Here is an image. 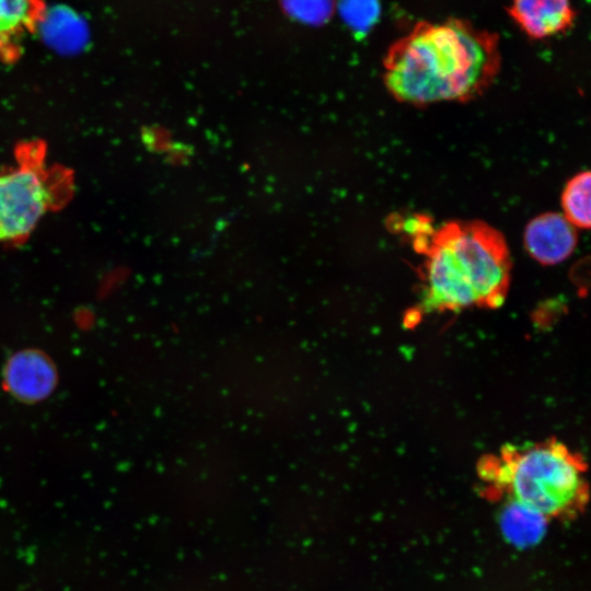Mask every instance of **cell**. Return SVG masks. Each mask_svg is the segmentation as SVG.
<instances>
[{
  "instance_id": "cell-10",
  "label": "cell",
  "mask_w": 591,
  "mask_h": 591,
  "mask_svg": "<svg viewBox=\"0 0 591 591\" xmlns=\"http://www.w3.org/2000/svg\"><path fill=\"white\" fill-rule=\"evenodd\" d=\"M589 171L579 172L566 184L561 195L563 216L576 229H589L590 219Z\"/></svg>"
},
{
  "instance_id": "cell-14",
  "label": "cell",
  "mask_w": 591,
  "mask_h": 591,
  "mask_svg": "<svg viewBox=\"0 0 591 591\" xmlns=\"http://www.w3.org/2000/svg\"><path fill=\"white\" fill-rule=\"evenodd\" d=\"M190 154L192 151L189 150V147L179 144L176 147H171L170 159L172 162L182 164L183 162L187 161Z\"/></svg>"
},
{
  "instance_id": "cell-5",
  "label": "cell",
  "mask_w": 591,
  "mask_h": 591,
  "mask_svg": "<svg viewBox=\"0 0 591 591\" xmlns=\"http://www.w3.org/2000/svg\"><path fill=\"white\" fill-rule=\"evenodd\" d=\"M523 242L533 259L542 265H556L572 254L578 234L563 213L547 212L528 223Z\"/></svg>"
},
{
  "instance_id": "cell-13",
  "label": "cell",
  "mask_w": 591,
  "mask_h": 591,
  "mask_svg": "<svg viewBox=\"0 0 591 591\" xmlns=\"http://www.w3.org/2000/svg\"><path fill=\"white\" fill-rule=\"evenodd\" d=\"M338 10L344 22L356 34L368 32L380 14L378 0H339Z\"/></svg>"
},
{
  "instance_id": "cell-1",
  "label": "cell",
  "mask_w": 591,
  "mask_h": 591,
  "mask_svg": "<svg viewBox=\"0 0 591 591\" xmlns=\"http://www.w3.org/2000/svg\"><path fill=\"white\" fill-rule=\"evenodd\" d=\"M501 65L499 36L470 21H419L383 58V81L398 102L425 106L483 94Z\"/></svg>"
},
{
  "instance_id": "cell-6",
  "label": "cell",
  "mask_w": 591,
  "mask_h": 591,
  "mask_svg": "<svg viewBox=\"0 0 591 591\" xmlns=\"http://www.w3.org/2000/svg\"><path fill=\"white\" fill-rule=\"evenodd\" d=\"M508 15L531 39H545L573 26L577 11L571 0H510Z\"/></svg>"
},
{
  "instance_id": "cell-9",
  "label": "cell",
  "mask_w": 591,
  "mask_h": 591,
  "mask_svg": "<svg viewBox=\"0 0 591 591\" xmlns=\"http://www.w3.org/2000/svg\"><path fill=\"white\" fill-rule=\"evenodd\" d=\"M38 28L45 40L63 53L76 51L88 38V30L83 21L66 8L47 11Z\"/></svg>"
},
{
  "instance_id": "cell-4",
  "label": "cell",
  "mask_w": 591,
  "mask_h": 591,
  "mask_svg": "<svg viewBox=\"0 0 591 591\" xmlns=\"http://www.w3.org/2000/svg\"><path fill=\"white\" fill-rule=\"evenodd\" d=\"M16 166L0 172V242L25 241L49 211L65 206L73 190L71 171L48 166L46 144L32 140L15 149Z\"/></svg>"
},
{
  "instance_id": "cell-3",
  "label": "cell",
  "mask_w": 591,
  "mask_h": 591,
  "mask_svg": "<svg viewBox=\"0 0 591 591\" xmlns=\"http://www.w3.org/2000/svg\"><path fill=\"white\" fill-rule=\"evenodd\" d=\"M587 466L565 443L548 439L505 444L478 463L480 478L544 518L570 513L588 495Z\"/></svg>"
},
{
  "instance_id": "cell-2",
  "label": "cell",
  "mask_w": 591,
  "mask_h": 591,
  "mask_svg": "<svg viewBox=\"0 0 591 591\" xmlns=\"http://www.w3.org/2000/svg\"><path fill=\"white\" fill-rule=\"evenodd\" d=\"M424 256L418 268L420 301L416 313L495 309L508 293L511 258L503 235L477 220L451 221L412 236Z\"/></svg>"
},
{
  "instance_id": "cell-12",
  "label": "cell",
  "mask_w": 591,
  "mask_h": 591,
  "mask_svg": "<svg viewBox=\"0 0 591 591\" xmlns=\"http://www.w3.org/2000/svg\"><path fill=\"white\" fill-rule=\"evenodd\" d=\"M509 503L503 513L507 532L519 542H530L538 535V521L546 518L517 502Z\"/></svg>"
},
{
  "instance_id": "cell-11",
  "label": "cell",
  "mask_w": 591,
  "mask_h": 591,
  "mask_svg": "<svg viewBox=\"0 0 591 591\" xmlns=\"http://www.w3.org/2000/svg\"><path fill=\"white\" fill-rule=\"evenodd\" d=\"M335 2L336 0H280V5L292 20L321 26L331 20Z\"/></svg>"
},
{
  "instance_id": "cell-7",
  "label": "cell",
  "mask_w": 591,
  "mask_h": 591,
  "mask_svg": "<svg viewBox=\"0 0 591 591\" xmlns=\"http://www.w3.org/2000/svg\"><path fill=\"white\" fill-rule=\"evenodd\" d=\"M56 381L53 362L37 350H23L13 355L4 368L7 389L24 402H37L47 397Z\"/></svg>"
},
{
  "instance_id": "cell-8",
  "label": "cell",
  "mask_w": 591,
  "mask_h": 591,
  "mask_svg": "<svg viewBox=\"0 0 591 591\" xmlns=\"http://www.w3.org/2000/svg\"><path fill=\"white\" fill-rule=\"evenodd\" d=\"M46 13L44 0H0V59L12 63L25 37L38 30Z\"/></svg>"
}]
</instances>
